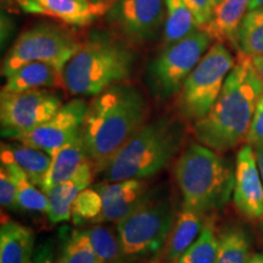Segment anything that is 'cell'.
<instances>
[{"mask_svg": "<svg viewBox=\"0 0 263 263\" xmlns=\"http://www.w3.org/2000/svg\"><path fill=\"white\" fill-rule=\"evenodd\" d=\"M103 211V200L97 189L85 188L74 200L72 207V221L76 226H83L91 223L97 224L99 217Z\"/></svg>", "mask_w": 263, "mask_h": 263, "instance_id": "29", "label": "cell"}, {"mask_svg": "<svg viewBox=\"0 0 263 263\" xmlns=\"http://www.w3.org/2000/svg\"><path fill=\"white\" fill-rule=\"evenodd\" d=\"M222 2V0H215V4L217 5V4H219V3H221Z\"/></svg>", "mask_w": 263, "mask_h": 263, "instance_id": "40", "label": "cell"}, {"mask_svg": "<svg viewBox=\"0 0 263 263\" xmlns=\"http://www.w3.org/2000/svg\"><path fill=\"white\" fill-rule=\"evenodd\" d=\"M2 166L11 174L17 188V205L26 211L47 212L48 197L47 194L38 188L21 167L15 162L8 144H2Z\"/></svg>", "mask_w": 263, "mask_h": 263, "instance_id": "22", "label": "cell"}, {"mask_svg": "<svg viewBox=\"0 0 263 263\" xmlns=\"http://www.w3.org/2000/svg\"><path fill=\"white\" fill-rule=\"evenodd\" d=\"M88 159L89 156H88L87 146H85L83 130H82L77 137L68 141L51 156V163L45 177L43 192L45 193L52 186L71 179L82 166V163Z\"/></svg>", "mask_w": 263, "mask_h": 263, "instance_id": "19", "label": "cell"}, {"mask_svg": "<svg viewBox=\"0 0 263 263\" xmlns=\"http://www.w3.org/2000/svg\"><path fill=\"white\" fill-rule=\"evenodd\" d=\"M234 47L249 58L263 57V6L246 12L236 32Z\"/></svg>", "mask_w": 263, "mask_h": 263, "instance_id": "25", "label": "cell"}, {"mask_svg": "<svg viewBox=\"0 0 263 263\" xmlns=\"http://www.w3.org/2000/svg\"><path fill=\"white\" fill-rule=\"evenodd\" d=\"M164 5L166 21L162 29L163 47L182 41L199 29L196 20L185 0H164Z\"/></svg>", "mask_w": 263, "mask_h": 263, "instance_id": "23", "label": "cell"}, {"mask_svg": "<svg viewBox=\"0 0 263 263\" xmlns=\"http://www.w3.org/2000/svg\"><path fill=\"white\" fill-rule=\"evenodd\" d=\"M57 263H99L97 255L83 230L76 229L66 239Z\"/></svg>", "mask_w": 263, "mask_h": 263, "instance_id": "30", "label": "cell"}, {"mask_svg": "<svg viewBox=\"0 0 263 263\" xmlns=\"http://www.w3.org/2000/svg\"><path fill=\"white\" fill-rule=\"evenodd\" d=\"M147 103L136 85L118 83L95 95L88 106L83 136L88 156L101 172L146 122Z\"/></svg>", "mask_w": 263, "mask_h": 263, "instance_id": "1", "label": "cell"}, {"mask_svg": "<svg viewBox=\"0 0 263 263\" xmlns=\"http://www.w3.org/2000/svg\"><path fill=\"white\" fill-rule=\"evenodd\" d=\"M64 87V73L57 67L45 62H31L8 76L2 90L25 91Z\"/></svg>", "mask_w": 263, "mask_h": 263, "instance_id": "18", "label": "cell"}, {"mask_svg": "<svg viewBox=\"0 0 263 263\" xmlns=\"http://www.w3.org/2000/svg\"><path fill=\"white\" fill-rule=\"evenodd\" d=\"M219 248L213 223L206 221L197 239L174 263H215Z\"/></svg>", "mask_w": 263, "mask_h": 263, "instance_id": "28", "label": "cell"}, {"mask_svg": "<svg viewBox=\"0 0 263 263\" xmlns=\"http://www.w3.org/2000/svg\"><path fill=\"white\" fill-rule=\"evenodd\" d=\"M254 149H255V154H256V160H257L259 174H261L262 183H263V145L255 146Z\"/></svg>", "mask_w": 263, "mask_h": 263, "instance_id": "37", "label": "cell"}, {"mask_svg": "<svg viewBox=\"0 0 263 263\" xmlns=\"http://www.w3.org/2000/svg\"><path fill=\"white\" fill-rule=\"evenodd\" d=\"M93 163L88 159L71 179L58 184L45 192L48 197L47 216L51 223L66 222L72 218V207L82 190L90 185L93 179Z\"/></svg>", "mask_w": 263, "mask_h": 263, "instance_id": "15", "label": "cell"}, {"mask_svg": "<svg viewBox=\"0 0 263 263\" xmlns=\"http://www.w3.org/2000/svg\"><path fill=\"white\" fill-rule=\"evenodd\" d=\"M89 104L83 99H73L62 105L54 116L34 129L20 136L18 143L37 147L52 156L82 132Z\"/></svg>", "mask_w": 263, "mask_h": 263, "instance_id": "12", "label": "cell"}, {"mask_svg": "<svg viewBox=\"0 0 263 263\" xmlns=\"http://www.w3.org/2000/svg\"><path fill=\"white\" fill-rule=\"evenodd\" d=\"M184 129L179 121L161 117L145 123L104 170L106 182L147 179L171 162L180 150Z\"/></svg>", "mask_w": 263, "mask_h": 263, "instance_id": "5", "label": "cell"}, {"mask_svg": "<svg viewBox=\"0 0 263 263\" xmlns=\"http://www.w3.org/2000/svg\"><path fill=\"white\" fill-rule=\"evenodd\" d=\"M202 213L194 210L182 209L178 213L174 224L164 245L159 261L161 263H174L184 254L186 249L193 244L200 235L205 226Z\"/></svg>", "mask_w": 263, "mask_h": 263, "instance_id": "17", "label": "cell"}, {"mask_svg": "<svg viewBox=\"0 0 263 263\" xmlns=\"http://www.w3.org/2000/svg\"><path fill=\"white\" fill-rule=\"evenodd\" d=\"M185 3L193 12L199 28L205 27L213 16L216 8L215 0H185Z\"/></svg>", "mask_w": 263, "mask_h": 263, "instance_id": "32", "label": "cell"}, {"mask_svg": "<svg viewBox=\"0 0 263 263\" xmlns=\"http://www.w3.org/2000/svg\"><path fill=\"white\" fill-rule=\"evenodd\" d=\"M0 202L6 210L17 209V188L4 166L0 170Z\"/></svg>", "mask_w": 263, "mask_h": 263, "instance_id": "31", "label": "cell"}, {"mask_svg": "<svg viewBox=\"0 0 263 263\" xmlns=\"http://www.w3.org/2000/svg\"><path fill=\"white\" fill-rule=\"evenodd\" d=\"M249 263H263V252L252 255L249 259Z\"/></svg>", "mask_w": 263, "mask_h": 263, "instance_id": "38", "label": "cell"}, {"mask_svg": "<svg viewBox=\"0 0 263 263\" xmlns=\"http://www.w3.org/2000/svg\"><path fill=\"white\" fill-rule=\"evenodd\" d=\"M25 12L58 18L72 27L90 26L100 15L90 0H29Z\"/></svg>", "mask_w": 263, "mask_h": 263, "instance_id": "16", "label": "cell"}, {"mask_svg": "<svg viewBox=\"0 0 263 263\" xmlns=\"http://www.w3.org/2000/svg\"><path fill=\"white\" fill-rule=\"evenodd\" d=\"M262 6H263V0H251V2H250L249 10H255V9L262 8Z\"/></svg>", "mask_w": 263, "mask_h": 263, "instance_id": "39", "label": "cell"}, {"mask_svg": "<svg viewBox=\"0 0 263 263\" xmlns=\"http://www.w3.org/2000/svg\"><path fill=\"white\" fill-rule=\"evenodd\" d=\"M263 84L251 59L239 58L210 112L194 123L196 139L216 151H228L246 139Z\"/></svg>", "mask_w": 263, "mask_h": 263, "instance_id": "2", "label": "cell"}, {"mask_svg": "<svg viewBox=\"0 0 263 263\" xmlns=\"http://www.w3.org/2000/svg\"><path fill=\"white\" fill-rule=\"evenodd\" d=\"M15 162L27 174L38 188L43 190L45 177L51 163V156L37 147L26 144H8Z\"/></svg>", "mask_w": 263, "mask_h": 263, "instance_id": "26", "label": "cell"}, {"mask_svg": "<svg viewBox=\"0 0 263 263\" xmlns=\"http://www.w3.org/2000/svg\"><path fill=\"white\" fill-rule=\"evenodd\" d=\"M106 21L118 37L134 45L154 41L166 21L164 0H115Z\"/></svg>", "mask_w": 263, "mask_h": 263, "instance_id": "11", "label": "cell"}, {"mask_svg": "<svg viewBox=\"0 0 263 263\" xmlns=\"http://www.w3.org/2000/svg\"><path fill=\"white\" fill-rule=\"evenodd\" d=\"M233 200L238 211L249 219L263 217V183L255 149L248 143L236 154Z\"/></svg>", "mask_w": 263, "mask_h": 263, "instance_id": "13", "label": "cell"}, {"mask_svg": "<svg viewBox=\"0 0 263 263\" xmlns=\"http://www.w3.org/2000/svg\"><path fill=\"white\" fill-rule=\"evenodd\" d=\"M134 62L129 43L116 34L94 32L66 65L65 88L74 97H95L128 80Z\"/></svg>", "mask_w": 263, "mask_h": 263, "instance_id": "3", "label": "cell"}, {"mask_svg": "<svg viewBox=\"0 0 263 263\" xmlns=\"http://www.w3.org/2000/svg\"><path fill=\"white\" fill-rule=\"evenodd\" d=\"M60 95L47 89L5 91L0 94L2 136L17 139L54 116L62 106Z\"/></svg>", "mask_w": 263, "mask_h": 263, "instance_id": "10", "label": "cell"}, {"mask_svg": "<svg viewBox=\"0 0 263 263\" xmlns=\"http://www.w3.org/2000/svg\"><path fill=\"white\" fill-rule=\"evenodd\" d=\"M250 2L251 0H222L216 5L212 18L202 29L213 41H228L235 45L236 32L249 11Z\"/></svg>", "mask_w": 263, "mask_h": 263, "instance_id": "21", "label": "cell"}, {"mask_svg": "<svg viewBox=\"0 0 263 263\" xmlns=\"http://www.w3.org/2000/svg\"><path fill=\"white\" fill-rule=\"evenodd\" d=\"M246 141L254 147L263 145V91L256 105L251 126L246 136Z\"/></svg>", "mask_w": 263, "mask_h": 263, "instance_id": "33", "label": "cell"}, {"mask_svg": "<svg viewBox=\"0 0 263 263\" xmlns=\"http://www.w3.org/2000/svg\"><path fill=\"white\" fill-rule=\"evenodd\" d=\"M177 216L170 197L151 196L116 223L127 258L132 263L157 262Z\"/></svg>", "mask_w": 263, "mask_h": 263, "instance_id": "6", "label": "cell"}, {"mask_svg": "<svg viewBox=\"0 0 263 263\" xmlns=\"http://www.w3.org/2000/svg\"><path fill=\"white\" fill-rule=\"evenodd\" d=\"M82 230L89 240L99 263H132L124 254L117 230L101 224Z\"/></svg>", "mask_w": 263, "mask_h": 263, "instance_id": "24", "label": "cell"}, {"mask_svg": "<svg viewBox=\"0 0 263 263\" xmlns=\"http://www.w3.org/2000/svg\"><path fill=\"white\" fill-rule=\"evenodd\" d=\"M213 39L205 29L199 28L182 41L163 47L147 70V81L159 99L178 94L184 81L209 50Z\"/></svg>", "mask_w": 263, "mask_h": 263, "instance_id": "9", "label": "cell"}, {"mask_svg": "<svg viewBox=\"0 0 263 263\" xmlns=\"http://www.w3.org/2000/svg\"><path fill=\"white\" fill-rule=\"evenodd\" d=\"M250 257V238L246 230L238 226L223 229L215 263H249Z\"/></svg>", "mask_w": 263, "mask_h": 263, "instance_id": "27", "label": "cell"}, {"mask_svg": "<svg viewBox=\"0 0 263 263\" xmlns=\"http://www.w3.org/2000/svg\"><path fill=\"white\" fill-rule=\"evenodd\" d=\"M34 233L15 221L0 228V263H29L34 254Z\"/></svg>", "mask_w": 263, "mask_h": 263, "instance_id": "20", "label": "cell"}, {"mask_svg": "<svg viewBox=\"0 0 263 263\" xmlns=\"http://www.w3.org/2000/svg\"><path fill=\"white\" fill-rule=\"evenodd\" d=\"M115 0H90L91 4L94 5V8L98 10L99 14H103V12H106L108 8L112 5Z\"/></svg>", "mask_w": 263, "mask_h": 263, "instance_id": "35", "label": "cell"}, {"mask_svg": "<svg viewBox=\"0 0 263 263\" xmlns=\"http://www.w3.org/2000/svg\"><path fill=\"white\" fill-rule=\"evenodd\" d=\"M174 176L183 209L202 215L223 209L234 192L235 166L201 143L185 147L177 161Z\"/></svg>", "mask_w": 263, "mask_h": 263, "instance_id": "4", "label": "cell"}, {"mask_svg": "<svg viewBox=\"0 0 263 263\" xmlns=\"http://www.w3.org/2000/svg\"><path fill=\"white\" fill-rule=\"evenodd\" d=\"M81 45L74 32L65 26L41 22L18 35L3 60L2 74L6 78L31 62H45L64 73L66 65Z\"/></svg>", "mask_w": 263, "mask_h": 263, "instance_id": "7", "label": "cell"}, {"mask_svg": "<svg viewBox=\"0 0 263 263\" xmlns=\"http://www.w3.org/2000/svg\"><path fill=\"white\" fill-rule=\"evenodd\" d=\"M235 61L223 42H216L184 81L179 110L186 120H201L210 112L221 94Z\"/></svg>", "mask_w": 263, "mask_h": 263, "instance_id": "8", "label": "cell"}, {"mask_svg": "<svg viewBox=\"0 0 263 263\" xmlns=\"http://www.w3.org/2000/svg\"><path fill=\"white\" fill-rule=\"evenodd\" d=\"M29 263H54V242L51 239L44 240L35 248Z\"/></svg>", "mask_w": 263, "mask_h": 263, "instance_id": "34", "label": "cell"}, {"mask_svg": "<svg viewBox=\"0 0 263 263\" xmlns=\"http://www.w3.org/2000/svg\"><path fill=\"white\" fill-rule=\"evenodd\" d=\"M94 188L98 190L103 200V211L97 224L120 222L134 211L149 195L145 179L103 182L95 184Z\"/></svg>", "mask_w": 263, "mask_h": 263, "instance_id": "14", "label": "cell"}, {"mask_svg": "<svg viewBox=\"0 0 263 263\" xmlns=\"http://www.w3.org/2000/svg\"><path fill=\"white\" fill-rule=\"evenodd\" d=\"M250 59H251L252 66H254L256 73L258 74L259 80H261L263 84V57H254Z\"/></svg>", "mask_w": 263, "mask_h": 263, "instance_id": "36", "label": "cell"}]
</instances>
